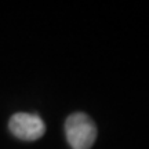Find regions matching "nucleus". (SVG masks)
Segmentation results:
<instances>
[{
	"label": "nucleus",
	"mask_w": 149,
	"mask_h": 149,
	"mask_svg": "<svg viewBox=\"0 0 149 149\" xmlns=\"http://www.w3.org/2000/svg\"><path fill=\"white\" fill-rule=\"evenodd\" d=\"M65 134L72 149H90L97 138V127L86 113H73L65 122Z\"/></svg>",
	"instance_id": "obj_1"
},
{
	"label": "nucleus",
	"mask_w": 149,
	"mask_h": 149,
	"mask_svg": "<svg viewBox=\"0 0 149 149\" xmlns=\"http://www.w3.org/2000/svg\"><path fill=\"white\" fill-rule=\"evenodd\" d=\"M8 128L17 138L25 141H35L46 133L44 122L36 115L31 113H15L8 122Z\"/></svg>",
	"instance_id": "obj_2"
}]
</instances>
